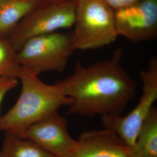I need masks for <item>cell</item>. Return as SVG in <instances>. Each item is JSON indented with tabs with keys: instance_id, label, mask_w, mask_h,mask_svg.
I'll use <instances>...</instances> for the list:
<instances>
[{
	"instance_id": "cell-9",
	"label": "cell",
	"mask_w": 157,
	"mask_h": 157,
	"mask_svg": "<svg viewBox=\"0 0 157 157\" xmlns=\"http://www.w3.org/2000/svg\"><path fill=\"white\" fill-rule=\"evenodd\" d=\"M75 157H129V148L110 129L89 130L78 136Z\"/></svg>"
},
{
	"instance_id": "cell-15",
	"label": "cell",
	"mask_w": 157,
	"mask_h": 157,
	"mask_svg": "<svg viewBox=\"0 0 157 157\" xmlns=\"http://www.w3.org/2000/svg\"><path fill=\"white\" fill-rule=\"evenodd\" d=\"M112 10L115 11L132 6L140 0H103Z\"/></svg>"
},
{
	"instance_id": "cell-8",
	"label": "cell",
	"mask_w": 157,
	"mask_h": 157,
	"mask_svg": "<svg viewBox=\"0 0 157 157\" xmlns=\"http://www.w3.org/2000/svg\"><path fill=\"white\" fill-rule=\"evenodd\" d=\"M118 36L133 43L149 41L157 36V0H140L115 11Z\"/></svg>"
},
{
	"instance_id": "cell-11",
	"label": "cell",
	"mask_w": 157,
	"mask_h": 157,
	"mask_svg": "<svg viewBox=\"0 0 157 157\" xmlns=\"http://www.w3.org/2000/svg\"><path fill=\"white\" fill-rule=\"evenodd\" d=\"M129 157H157V109L153 107L142 124Z\"/></svg>"
},
{
	"instance_id": "cell-12",
	"label": "cell",
	"mask_w": 157,
	"mask_h": 157,
	"mask_svg": "<svg viewBox=\"0 0 157 157\" xmlns=\"http://www.w3.org/2000/svg\"><path fill=\"white\" fill-rule=\"evenodd\" d=\"M4 134L0 157H56L29 139L11 133Z\"/></svg>"
},
{
	"instance_id": "cell-14",
	"label": "cell",
	"mask_w": 157,
	"mask_h": 157,
	"mask_svg": "<svg viewBox=\"0 0 157 157\" xmlns=\"http://www.w3.org/2000/svg\"><path fill=\"white\" fill-rule=\"evenodd\" d=\"M19 80L12 78H0V110L2 101L8 92L15 89ZM0 115V118H1Z\"/></svg>"
},
{
	"instance_id": "cell-10",
	"label": "cell",
	"mask_w": 157,
	"mask_h": 157,
	"mask_svg": "<svg viewBox=\"0 0 157 157\" xmlns=\"http://www.w3.org/2000/svg\"><path fill=\"white\" fill-rule=\"evenodd\" d=\"M43 2L5 0L0 4V37L8 38L23 19Z\"/></svg>"
},
{
	"instance_id": "cell-4",
	"label": "cell",
	"mask_w": 157,
	"mask_h": 157,
	"mask_svg": "<svg viewBox=\"0 0 157 157\" xmlns=\"http://www.w3.org/2000/svg\"><path fill=\"white\" fill-rule=\"evenodd\" d=\"M75 50L73 32L58 31L28 40L17 51V57L21 67L39 76L63 72Z\"/></svg>"
},
{
	"instance_id": "cell-17",
	"label": "cell",
	"mask_w": 157,
	"mask_h": 157,
	"mask_svg": "<svg viewBox=\"0 0 157 157\" xmlns=\"http://www.w3.org/2000/svg\"><path fill=\"white\" fill-rule=\"evenodd\" d=\"M4 1H5V0H0V4H2Z\"/></svg>"
},
{
	"instance_id": "cell-3",
	"label": "cell",
	"mask_w": 157,
	"mask_h": 157,
	"mask_svg": "<svg viewBox=\"0 0 157 157\" xmlns=\"http://www.w3.org/2000/svg\"><path fill=\"white\" fill-rule=\"evenodd\" d=\"M72 31L76 50H87L111 44L118 37L115 11L103 0H73Z\"/></svg>"
},
{
	"instance_id": "cell-16",
	"label": "cell",
	"mask_w": 157,
	"mask_h": 157,
	"mask_svg": "<svg viewBox=\"0 0 157 157\" xmlns=\"http://www.w3.org/2000/svg\"><path fill=\"white\" fill-rule=\"evenodd\" d=\"M43 2H52V1H62V0H41Z\"/></svg>"
},
{
	"instance_id": "cell-18",
	"label": "cell",
	"mask_w": 157,
	"mask_h": 157,
	"mask_svg": "<svg viewBox=\"0 0 157 157\" xmlns=\"http://www.w3.org/2000/svg\"><path fill=\"white\" fill-rule=\"evenodd\" d=\"M75 157L74 156H73V155H71V156H69V157Z\"/></svg>"
},
{
	"instance_id": "cell-6",
	"label": "cell",
	"mask_w": 157,
	"mask_h": 157,
	"mask_svg": "<svg viewBox=\"0 0 157 157\" xmlns=\"http://www.w3.org/2000/svg\"><path fill=\"white\" fill-rule=\"evenodd\" d=\"M142 93L136 106L126 115H107L101 117L105 128L116 133L131 148L146 118L157 100V57L154 56L146 70L140 74Z\"/></svg>"
},
{
	"instance_id": "cell-13",
	"label": "cell",
	"mask_w": 157,
	"mask_h": 157,
	"mask_svg": "<svg viewBox=\"0 0 157 157\" xmlns=\"http://www.w3.org/2000/svg\"><path fill=\"white\" fill-rule=\"evenodd\" d=\"M21 67L17 51L8 38L0 37V78H12L19 80Z\"/></svg>"
},
{
	"instance_id": "cell-5",
	"label": "cell",
	"mask_w": 157,
	"mask_h": 157,
	"mask_svg": "<svg viewBox=\"0 0 157 157\" xmlns=\"http://www.w3.org/2000/svg\"><path fill=\"white\" fill-rule=\"evenodd\" d=\"M74 17L73 0L43 2L18 24L8 39L17 51L34 37L72 27Z\"/></svg>"
},
{
	"instance_id": "cell-2",
	"label": "cell",
	"mask_w": 157,
	"mask_h": 157,
	"mask_svg": "<svg viewBox=\"0 0 157 157\" xmlns=\"http://www.w3.org/2000/svg\"><path fill=\"white\" fill-rule=\"evenodd\" d=\"M39 76L22 67L19 77L21 94L13 106L1 117L0 131L22 137L32 124L62 106H69L71 99L58 82L47 84Z\"/></svg>"
},
{
	"instance_id": "cell-1",
	"label": "cell",
	"mask_w": 157,
	"mask_h": 157,
	"mask_svg": "<svg viewBox=\"0 0 157 157\" xmlns=\"http://www.w3.org/2000/svg\"><path fill=\"white\" fill-rule=\"evenodd\" d=\"M124 51L89 66L80 62L73 73L58 82L71 99L68 113L79 117L121 115L135 98L136 82L123 67Z\"/></svg>"
},
{
	"instance_id": "cell-7",
	"label": "cell",
	"mask_w": 157,
	"mask_h": 157,
	"mask_svg": "<svg viewBox=\"0 0 157 157\" xmlns=\"http://www.w3.org/2000/svg\"><path fill=\"white\" fill-rule=\"evenodd\" d=\"M22 137L29 139L56 157L72 155L78 141L70 135L67 121L58 111L30 126Z\"/></svg>"
}]
</instances>
